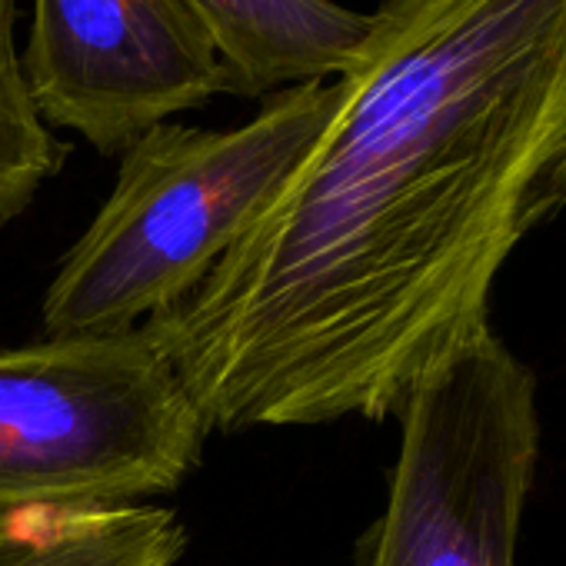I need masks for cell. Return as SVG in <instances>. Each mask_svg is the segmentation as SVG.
<instances>
[{"label":"cell","instance_id":"obj_2","mask_svg":"<svg viewBox=\"0 0 566 566\" xmlns=\"http://www.w3.org/2000/svg\"><path fill=\"white\" fill-rule=\"evenodd\" d=\"M337 81L263 97L230 130L160 124L120 154L111 197L64 253L44 334L107 337L177 307L256 223L337 111Z\"/></svg>","mask_w":566,"mask_h":566},{"label":"cell","instance_id":"obj_7","mask_svg":"<svg viewBox=\"0 0 566 566\" xmlns=\"http://www.w3.org/2000/svg\"><path fill=\"white\" fill-rule=\"evenodd\" d=\"M184 549L180 516L150 503L0 516V566H177Z\"/></svg>","mask_w":566,"mask_h":566},{"label":"cell","instance_id":"obj_4","mask_svg":"<svg viewBox=\"0 0 566 566\" xmlns=\"http://www.w3.org/2000/svg\"><path fill=\"white\" fill-rule=\"evenodd\" d=\"M387 506L357 566H513L539 457L536 380L486 331L400 407Z\"/></svg>","mask_w":566,"mask_h":566},{"label":"cell","instance_id":"obj_6","mask_svg":"<svg viewBox=\"0 0 566 566\" xmlns=\"http://www.w3.org/2000/svg\"><path fill=\"white\" fill-rule=\"evenodd\" d=\"M203 21L233 97L340 77L357 57L370 14L334 0H187Z\"/></svg>","mask_w":566,"mask_h":566},{"label":"cell","instance_id":"obj_3","mask_svg":"<svg viewBox=\"0 0 566 566\" xmlns=\"http://www.w3.org/2000/svg\"><path fill=\"white\" fill-rule=\"evenodd\" d=\"M207 423L140 324L0 354V516L134 506L177 490Z\"/></svg>","mask_w":566,"mask_h":566},{"label":"cell","instance_id":"obj_8","mask_svg":"<svg viewBox=\"0 0 566 566\" xmlns=\"http://www.w3.org/2000/svg\"><path fill=\"white\" fill-rule=\"evenodd\" d=\"M18 0H0V227L31 210L38 190L61 174L67 144L41 120L14 44Z\"/></svg>","mask_w":566,"mask_h":566},{"label":"cell","instance_id":"obj_5","mask_svg":"<svg viewBox=\"0 0 566 566\" xmlns=\"http://www.w3.org/2000/svg\"><path fill=\"white\" fill-rule=\"evenodd\" d=\"M21 67L41 120L104 157L230 94L187 0H34Z\"/></svg>","mask_w":566,"mask_h":566},{"label":"cell","instance_id":"obj_9","mask_svg":"<svg viewBox=\"0 0 566 566\" xmlns=\"http://www.w3.org/2000/svg\"><path fill=\"white\" fill-rule=\"evenodd\" d=\"M563 207H566V144L553 157V164L543 170V177L536 180L526 200V230H533L543 220H553Z\"/></svg>","mask_w":566,"mask_h":566},{"label":"cell","instance_id":"obj_1","mask_svg":"<svg viewBox=\"0 0 566 566\" xmlns=\"http://www.w3.org/2000/svg\"><path fill=\"white\" fill-rule=\"evenodd\" d=\"M337 111L154 334L207 430L384 420L490 327L566 144V0H384Z\"/></svg>","mask_w":566,"mask_h":566}]
</instances>
